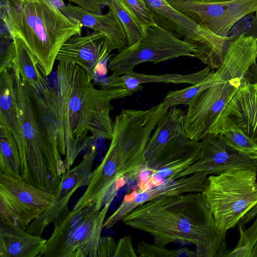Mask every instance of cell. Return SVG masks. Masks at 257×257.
Segmentation results:
<instances>
[{
	"instance_id": "14",
	"label": "cell",
	"mask_w": 257,
	"mask_h": 257,
	"mask_svg": "<svg viewBox=\"0 0 257 257\" xmlns=\"http://www.w3.org/2000/svg\"><path fill=\"white\" fill-rule=\"evenodd\" d=\"M96 154V148L93 147L84 155L78 165L66 170L49 206L26 228L27 232L41 235L46 228L54 223L64 211L69 209V202L74 192L89 183Z\"/></svg>"
},
{
	"instance_id": "30",
	"label": "cell",
	"mask_w": 257,
	"mask_h": 257,
	"mask_svg": "<svg viewBox=\"0 0 257 257\" xmlns=\"http://www.w3.org/2000/svg\"><path fill=\"white\" fill-rule=\"evenodd\" d=\"M137 251L140 256L143 257L196 256V252L188 248L168 249L166 247H160L144 241H141L138 243Z\"/></svg>"
},
{
	"instance_id": "25",
	"label": "cell",
	"mask_w": 257,
	"mask_h": 257,
	"mask_svg": "<svg viewBox=\"0 0 257 257\" xmlns=\"http://www.w3.org/2000/svg\"><path fill=\"white\" fill-rule=\"evenodd\" d=\"M210 134H219L231 148L251 158L257 159V143L246 135L227 115H220L212 126Z\"/></svg>"
},
{
	"instance_id": "4",
	"label": "cell",
	"mask_w": 257,
	"mask_h": 257,
	"mask_svg": "<svg viewBox=\"0 0 257 257\" xmlns=\"http://www.w3.org/2000/svg\"><path fill=\"white\" fill-rule=\"evenodd\" d=\"M23 145L21 174L27 183L54 194L66 171L56 125L41 92L13 71Z\"/></svg>"
},
{
	"instance_id": "31",
	"label": "cell",
	"mask_w": 257,
	"mask_h": 257,
	"mask_svg": "<svg viewBox=\"0 0 257 257\" xmlns=\"http://www.w3.org/2000/svg\"><path fill=\"white\" fill-rule=\"evenodd\" d=\"M123 1L141 26L155 24L152 14L144 0Z\"/></svg>"
},
{
	"instance_id": "16",
	"label": "cell",
	"mask_w": 257,
	"mask_h": 257,
	"mask_svg": "<svg viewBox=\"0 0 257 257\" xmlns=\"http://www.w3.org/2000/svg\"><path fill=\"white\" fill-rule=\"evenodd\" d=\"M208 175L207 171H202L175 179H166L153 188L133 192L126 196L118 207L105 219L103 228L112 227L139 205L158 197L191 192L202 193L207 185Z\"/></svg>"
},
{
	"instance_id": "21",
	"label": "cell",
	"mask_w": 257,
	"mask_h": 257,
	"mask_svg": "<svg viewBox=\"0 0 257 257\" xmlns=\"http://www.w3.org/2000/svg\"><path fill=\"white\" fill-rule=\"evenodd\" d=\"M185 113L173 106L157 125L146 149L147 170L152 171L165 150L179 138L187 135L184 128Z\"/></svg>"
},
{
	"instance_id": "1",
	"label": "cell",
	"mask_w": 257,
	"mask_h": 257,
	"mask_svg": "<svg viewBox=\"0 0 257 257\" xmlns=\"http://www.w3.org/2000/svg\"><path fill=\"white\" fill-rule=\"evenodd\" d=\"M56 78V86L49 85L42 95L55 121L68 169L90 140H111V101L131 95L122 88H96L85 70L74 63L59 62Z\"/></svg>"
},
{
	"instance_id": "2",
	"label": "cell",
	"mask_w": 257,
	"mask_h": 257,
	"mask_svg": "<svg viewBox=\"0 0 257 257\" xmlns=\"http://www.w3.org/2000/svg\"><path fill=\"white\" fill-rule=\"evenodd\" d=\"M122 221L151 235L160 247L179 242L194 244L197 257H226L229 252L226 231L218 228L201 192L158 197L139 205Z\"/></svg>"
},
{
	"instance_id": "20",
	"label": "cell",
	"mask_w": 257,
	"mask_h": 257,
	"mask_svg": "<svg viewBox=\"0 0 257 257\" xmlns=\"http://www.w3.org/2000/svg\"><path fill=\"white\" fill-rule=\"evenodd\" d=\"M211 69L208 67L201 70L188 74L166 73L160 75L145 74L132 71L117 75L112 74L106 77L100 84L101 88H122L132 95L143 89L142 84L164 83L171 84H190L195 85L203 81L210 74Z\"/></svg>"
},
{
	"instance_id": "37",
	"label": "cell",
	"mask_w": 257,
	"mask_h": 257,
	"mask_svg": "<svg viewBox=\"0 0 257 257\" xmlns=\"http://www.w3.org/2000/svg\"><path fill=\"white\" fill-rule=\"evenodd\" d=\"M254 85H255V89H256V92H257V82L254 83Z\"/></svg>"
},
{
	"instance_id": "9",
	"label": "cell",
	"mask_w": 257,
	"mask_h": 257,
	"mask_svg": "<svg viewBox=\"0 0 257 257\" xmlns=\"http://www.w3.org/2000/svg\"><path fill=\"white\" fill-rule=\"evenodd\" d=\"M156 24L178 38L197 46L202 62L211 69L221 65L228 42L233 37L219 36L181 13L166 0H144Z\"/></svg>"
},
{
	"instance_id": "6",
	"label": "cell",
	"mask_w": 257,
	"mask_h": 257,
	"mask_svg": "<svg viewBox=\"0 0 257 257\" xmlns=\"http://www.w3.org/2000/svg\"><path fill=\"white\" fill-rule=\"evenodd\" d=\"M208 179L201 193L203 200L218 228L227 231L257 204V171L231 170L209 176Z\"/></svg>"
},
{
	"instance_id": "18",
	"label": "cell",
	"mask_w": 257,
	"mask_h": 257,
	"mask_svg": "<svg viewBox=\"0 0 257 257\" xmlns=\"http://www.w3.org/2000/svg\"><path fill=\"white\" fill-rule=\"evenodd\" d=\"M202 145V141L187 136L179 138L163 153L151 172L165 179H174L199 159Z\"/></svg>"
},
{
	"instance_id": "19",
	"label": "cell",
	"mask_w": 257,
	"mask_h": 257,
	"mask_svg": "<svg viewBox=\"0 0 257 257\" xmlns=\"http://www.w3.org/2000/svg\"><path fill=\"white\" fill-rule=\"evenodd\" d=\"M221 114L227 115L246 135L257 143V92L245 78Z\"/></svg>"
},
{
	"instance_id": "28",
	"label": "cell",
	"mask_w": 257,
	"mask_h": 257,
	"mask_svg": "<svg viewBox=\"0 0 257 257\" xmlns=\"http://www.w3.org/2000/svg\"><path fill=\"white\" fill-rule=\"evenodd\" d=\"M105 1L106 6L114 13L121 22L126 35L127 45H133L141 36V25L123 0Z\"/></svg>"
},
{
	"instance_id": "36",
	"label": "cell",
	"mask_w": 257,
	"mask_h": 257,
	"mask_svg": "<svg viewBox=\"0 0 257 257\" xmlns=\"http://www.w3.org/2000/svg\"><path fill=\"white\" fill-rule=\"evenodd\" d=\"M185 1H189L197 2H204V3H214V2L225 1H228V0H185Z\"/></svg>"
},
{
	"instance_id": "15",
	"label": "cell",
	"mask_w": 257,
	"mask_h": 257,
	"mask_svg": "<svg viewBox=\"0 0 257 257\" xmlns=\"http://www.w3.org/2000/svg\"><path fill=\"white\" fill-rule=\"evenodd\" d=\"M202 142L203 145L199 159L174 179L202 171H207L209 174H219L231 170L242 169L257 171V159L231 148L219 134H208Z\"/></svg>"
},
{
	"instance_id": "7",
	"label": "cell",
	"mask_w": 257,
	"mask_h": 257,
	"mask_svg": "<svg viewBox=\"0 0 257 257\" xmlns=\"http://www.w3.org/2000/svg\"><path fill=\"white\" fill-rule=\"evenodd\" d=\"M111 203L99 211L88 206L64 211L54 223L43 257H97L101 232Z\"/></svg>"
},
{
	"instance_id": "32",
	"label": "cell",
	"mask_w": 257,
	"mask_h": 257,
	"mask_svg": "<svg viewBox=\"0 0 257 257\" xmlns=\"http://www.w3.org/2000/svg\"><path fill=\"white\" fill-rule=\"evenodd\" d=\"M130 236L121 238L117 243V248L113 257H137Z\"/></svg>"
},
{
	"instance_id": "3",
	"label": "cell",
	"mask_w": 257,
	"mask_h": 257,
	"mask_svg": "<svg viewBox=\"0 0 257 257\" xmlns=\"http://www.w3.org/2000/svg\"><path fill=\"white\" fill-rule=\"evenodd\" d=\"M169 109L163 101L147 110H121L113 121L109 148L92 171L86 189L73 209L94 206L100 210L113 201L127 181L135 180L147 170V143Z\"/></svg>"
},
{
	"instance_id": "12",
	"label": "cell",
	"mask_w": 257,
	"mask_h": 257,
	"mask_svg": "<svg viewBox=\"0 0 257 257\" xmlns=\"http://www.w3.org/2000/svg\"><path fill=\"white\" fill-rule=\"evenodd\" d=\"M173 8L213 33L229 36L233 26L257 11V0H228L214 3L166 0Z\"/></svg>"
},
{
	"instance_id": "5",
	"label": "cell",
	"mask_w": 257,
	"mask_h": 257,
	"mask_svg": "<svg viewBox=\"0 0 257 257\" xmlns=\"http://www.w3.org/2000/svg\"><path fill=\"white\" fill-rule=\"evenodd\" d=\"M1 20L11 37L19 39L34 55L46 77L64 44L82 32L80 24L49 0H1Z\"/></svg>"
},
{
	"instance_id": "38",
	"label": "cell",
	"mask_w": 257,
	"mask_h": 257,
	"mask_svg": "<svg viewBox=\"0 0 257 257\" xmlns=\"http://www.w3.org/2000/svg\"><path fill=\"white\" fill-rule=\"evenodd\" d=\"M255 13L256 18L257 19V11L255 12Z\"/></svg>"
},
{
	"instance_id": "13",
	"label": "cell",
	"mask_w": 257,
	"mask_h": 257,
	"mask_svg": "<svg viewBox=\"0 0 257 257\" xmlns=\"http://www.w3.org/2000/svg\"><path fill=\"white\" fill-rule=\"evenodd\" d=\"M109 41L102 33L93 31L70 37L60 50L56 60L76 64L99 85L106 78L111 55Z\"/></svg>"
},
{
	"instance_id": "8",
	"label": "cell",
	"mask_w": 257,
	"mask_h": 257,
	"mask_svg": "<svg viewBox=\"0 0 257 257\" xmlns=\"http://www.w3.org/2000/svg\"><path fill=\"white\" fill-rule=\"evenodd\" d=\"M142 34L134 44L119 49L110 59L108 68L112 74L121 75L138 65L150 62L154 64L182 56L202 60L201 50L196 46L178 38L157 24L143 25Z\"/></svg>"
},
{
	"instance_id": "35",
	"label": "cell",
	"mask_w": 257,
	"mask_h": 257,
	"mask_svg": "<svg viewBox=\"0 0 257 257\" xmlns=\"http://www.w3.org/2000/svg\"><path fill=\"white\" fill-rule=\"evenodd\" d=\"M257 215V204L253 207L244 217L243 218L239 221V223H240L242 226L250 222Z\"/></svg>"
},
{
	"instance_id": "34",
	"label": "cell",
	"mask_w": 257,
	"mask_h": 257,
	"mask_svg": "<svg viewBox=\"0 0 257 257\" xmlns=\"http://www.w3.org/2000/svg\"><path fill=\"white\" fill-rule=\"evenodd\" d=\"M76 4L89 12L101 14L106 6L105 0H65Z\"/></svg>"
},
{
	"instance_id": "26",
	"label": "cell",
	"mask_w": 257,
	"mask_h": 257,
	"mask_svg": "<svg viewBox=\"0 0 257 257\" xmlns=\"http://www.w3.org/2000/svg\"><path fill=\"white\" fill-rule=\"evenodd\" d=\"M0 173L22 180L21 159L16 140L11 132L0 125Z\"/></svg>"
},
{
	"instance_id": "17",
	"label": "cell",
	"mask_w": 257,
	"mask_h": 257,
	"mask_svg": "<svg viewBox=\"0 0 257 257\" xmlns=\"http://www.w3.org/2000/svg\"><path fill=\"white\" fill-rule=\"evenodd\" d=\"M67 17L82 27L104 34L109 41V52L120 49L127 45L124 28L114 13L109 10L105 14L92 13L71 4L59 9Z\"/></svg>"
},
{
	"instance_id": "27",
	"label": "cell",
	"mask_w": 257,
	"mask_h": 257,
	"mask_svg": "<svg viewBox=\"0 0 257 257\" xmlns=\"http://www.w3.org/2000/svg\"><path fill=\"white\" fill-rule=\"evenodd\" d=\"M221 80H229L227 76L219 69L212 70L210 74L202 82L186 88L170 91L163 102L169 107L179 105H188L192 99L201 91Z\"/></svg>"
},
{
	"instance_id": "22",
	"label": "cell",
	"mask_w": 257,
	"mask_h": 257,
	"mask_svg": "<svg viewBox=\"0 0 257 257\" xmlns=\"http://www.w3.org/2000/svg\"><path fill=\"white\" fill-rule=\"evenodd\" d=\"M47 239L17 227L0 223L1 257H42Z\"/></svg>"
},
{
	"instance_id": "29",
	"label": "cell",
	"mask_w": 257,
	"mask_h": 257,
	"mask_svg": "<svg viewBox=\"0 0 257 257\" xmlns=\"http://www.w3.org/2000/svg\"><path fill=\"white\" fill-rule=\"evenodd\" d=\"M239 238L234 248L226 257H257V215L246 229L238 223Z\"/></svg>"
},
{
	"instance_id": "10",
	"label": "cell",
	"mask_w": 257,
	"mask_h": 257,
	"mask_svg": "<svg viewBox=\"0 0 257 257\" xmlns=\"http://www.w3.org/2000/svg\"><path fill=\"white\" fill-rule=\"evenodd\" d=\"M53 194L0 173V222L23 229L48 208Z\"/></svg>"
},
{
	"instance_id": "24",
	"label": "cell",
	"mask_w": 257,
	"mask_h": 257,
	"mask_svg": "<svg viewBox=\"0 0 257 257\" xmlns=\"http://www.w3.org/2000/svg\"><path fill=\"white\" fill-rule=\"evenodd\" d=\"M13 39L15 52L12 69L42 94L49 85L37 59L22 41L17 38H13Z\"/></svg>"
},
{
	"instance_id": "23",
	"label": "cell",
	"mask_w": 257,
	"mask_h": 257,
	"mask_svg": "<svg viewBox=\"0 0 257 257\" xmlns=\"http://www.w3.org/2000/svg\"><path fill=\"white\" fill-rule=\"evenodd\" d=\"M0 125L11 132L20 151L23 145L22 123L14 76L10 70L0 72Z\"/></svg>"
},
{
	"instance_id": "11",
	"label": "cell",
	"mask_w": 257,
	"mask_h": 257,
	"mask_svg": "<svg viewBox=\"0 0 257 257\" xmlns=\"http://www.w3.org/2000/svg\"><path fill=\"white\" fill-rule=\"evenodd\" d=\"M237 77L221 80L200 91L188 105L184 128L188 137L202 141L216 122L241 83Z\"/></svg>"
},
{
	"instance_id": "33",
	"label": "cell",
	"mask_w": 257,
	"mask_h": 257,
	"mask_svg": "<svg viewBox=\"0 0 257 257\" xmlns=\"http://www.w3.org/2000/svg\"><path fill=\"white\" fill-rule=\"evenodd\" d=\"M116 248L117 243L113 237H101L97 257H113Z\"/></svg>"
}]
</instances>
